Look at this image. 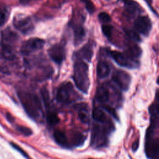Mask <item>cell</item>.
Segmentation results:
<instances>
[{"mask_svg": "<svg viewBox=\"0 0 159 159\" xmlns=\"http://www.w3.org/2000/svg\"><path fill=\"white\" fill-rule=\"evenodd\" d=\"M17 95L27 114L34 120L41 122L44 116L39 98L35 94L24 91H19Z\"/></svg>", "mask_w": 159, "mask_h": 159, "instance_id": "obj_1", "label": "cell"}, {"mask_svg": "<svg viewBox=\"0 0 159 159\" xmlns=\"http://www.w3.org/2000/svg\"><path fill=\"white\" fill-rule=\"evenodd\" d=\"M158 133V115L150 116V125L147 130L145 142V152L149 159H159Z\"/></svg>", "mask_w": 159, "mask_h": 159, "instance_id": "obj_2", "label": "cell"}, {"mask_svg": "<svg viewBox=\"0 0 159 159\" xmlns=\"http://www.w3.org/2000/svg\"><path fill=\"white\" fill-rule=\"evenodd\" d=\"M114 130L112 121L106 123L95 122L93 125L91 145L95 148L106 147L109 143V135Z\"/></svg>", "mask_w": 159, "mask_h": 159, "instance_id": "obj_3", "label": "cell"}, {"mask_svg": "<svg viewBox=\"0 0 159 159\" xmlns=\"http://www.w3.org/2000/svg\"><path fill=\"white\" fill-rule=\"evenodd\" d=\"M73 80L76 86L83 93L87 94L90 86L88 64L81 60H75L73 67Z\"/></svg>", "mask_w": 159, "mask_h": 159, "instance_id": "obj_4", "label": "cell"}, {"mask_svg": "<svg viewBox=\"0 0 159 159\" xmlns=\"http://www.w3.org/2000/svg\"><path fill=\"white\" fill-rule=\"evenodd\" d=\"M78 98V95L71 83L65 82L59 86L56 95V99L58 102L68 104L76 101Z\"/></svg>", "mask_w": 159, "mask_h": 159, "instance_id": "obj_5", "label": "cell"}, {"mask_svg": "<svg viewBox=\"0 0 159 159\" xmlns=\"http://www.w3.org/2000/svg\"><path fill=\"white\" fill-rule=\"evenodd\" d=\"M13 24L17 30L24 34L31 33L34 29V25L31 17L24 14L16 15L13 19Z\"/></svg>", "mask_w": 159, "mask_h": 159, "instance_id": "obj_6", "label": "cell"}, {"mask_svg": "<svg viewBox=\"0 0 159 159\" xmlns=\"http://www.w3.org/2000/svg\"><path fill=\"white\" fill-rule=\"evenodd\" d=\"M107 53L119 65L128 68H137L139 65L138 61H135L130 58L124 53L119 52L114 50H107Z\"/></svg>", "mask_w": 159, "mask_h": 159, "instance_id": "obj_7", "label": "cell"}, {"mask_svg": "<svg viewBox=\"0 0 159 159\" xmlns=\"http://www.w3.org/2000/svg\"><path fill=\"white\" fill-rule=\"evenodd\" d=\"M45 44V41L39 38H31L25 41L21 47L20 52L25 55L42 49Z\"/></svg>", "mask_w": 159, "mask_h": 159, "instance_id": "obj_8", "label": "cell"}, {"mask_svg": "<svg viewBox=\"0 0 159 159\" xmlns=\"http://www.w3.org/2000/svg\"><path fill=\"white\" fill-rule=\"evenodd\" d=\"M112 80L120 89L122 91H127L130 84L131 77L126 71L117 70L113 73Z\"/></svg>", "mask_w": 159, "mask_h": 159, "instance_id": "obj_9", "label": "cell"}, {"mask_svg": "<svg viewBox=\"0 0 159 159\" xmlns=\"http://www.w3.org/2000/svg\"><path fill=\"white\" fill-rule=\"evenodd\" d=\"M50 58L56 63L61 64L66 58V51L64 46L60 43L52 46L48 50Z\"/></svg>", "mask_w": 159, "mask_h": 159, "instance_id": "obj_10", "label": "cell"}, {"mask_svg": "<svg viewBox=\"0 0 159 159\" xmlns=\"http://www.w3.org/2000/svg\"><path fill=\"white\" fill-rule=\"evenodd\" d=\"M135 27L140 34L147 37L152 29V22L148 16H139L135 20Z\"/></svg>", "mask_w": 159, "mask_h": 159, "instance_id": "obj_11", "label": "cell"}, {"mask_svg": "<svg viewBox=\"0 0 159 159\" xmlns=\"http://www.w3.org/2000/svg\"><path fill=\"white\" fill-rule=\"evenodd\" d=\"M93 56V44L92 42H88L81 48L75 53L76 60L87 61L90 62Z\"/></svg>", "mask_w": 159, "mask_h": 159, "instance_id": "obj_12", "label": "cell"}, {"mask_svg": "<svg viewBox=\"0 0 159 159\" xmlns=\"http://www.w3.org/2000/svg\"><path fill=\"white\" fill-rule=\"evenodd\" d=\"M95 99L102 105H105L107 102H110L111 93L109 86L104 84L99 86L96 90Z\"/></svg>", "mask_w": 159, "mask_h": 159, "instance_id": "obj_13", "label": "cell"}, {"mask_svg": "<svg viewBox=\"0 0 159 159\" xmlns=\"http://www.w3.org/2000/svg\"><path fill=\"white\" fill-rule=\"evenodd\" d=\"M2 45L12 47L18 40L17 34L10 28L4 29L1 32Z\"/></svg>", "mask_w": 159, "mask_h": 159, "instance_id": "obj_14", "label": "cell"}, {"mask_svg": "<svg viewBox=\"0 0 159 159\" xmlns=\"http://www.w3.org/2000/svg\"><path fill=\"white\" fill-rule=\"evenodd\" d=\"M125 7V11L130 17L135 16L140 11V5L134 0H121Z\"/></svg>", "mask_w": 159, "mask_h": 159, "instance_id": "obj_15", "label": "cell"}, {"mask_svg": "<svg viewBox=\"0 0 159 159\" xmlns=\"http://www.w3.org/2000/svg\"><path fill=\"white\" fill-rule=\"evenodd\" d=\"M92 117L96 122L106 123L111 121L110 118L104 112V110L100 107L94 106L92 112Z\"/></svg>", "mask_w": 159, "mask_h": 159, "instance_id": "obj_16", "label": "cell"}, {"mask_svg": "<svg viewBox=\"0 0 159 159\" xmlns=\"http://www.w3.org/2000/svg\"><path fill=\"white\" fill-rule=\"evenodd\" d=\"M78 114L80 120L83 124H88L90 120L89 108L86 103H81L78 105Z\"/></svg>", "mask_w": 159, "mask_h": 159, "instance_id": "obj_17", "label": "cell"}, {"mask_svg": "<svg viewBox=\"0 0 159 159\" xmlns=\"http://www.w3.org/2000/svg\"><path fill=\"white\" fill-rule=\"evenodd\" d=\"M74 34V43L78 45L81 43L85 37L86 32L84 29L82 25L79 24H74L72 25Z\"/></svg>", "mask_w": 159, "mask_h": 159, "instance_id": "obj_18", "label": "cell"}, {"mask_svg": "<svg viewBox=\"0 0 159 159\" xmlns=\"http://www.w3.org/2000/svg\"><path fill=\"white\" fill-rule=\"evenodd\" d=\"M97 75L98 78L102 79L106 78L110 73V66L104 60H99L97 65Z\"/></svg>", "mask_w": 159, "mask_h": 159, "instance_id": "obj_19", "label": "cell"}, {"mask_svg": "<svg viewBox=\"0 0 159 159\" xmlns=\"http://www.w3.org/2000/svg\"><path fill=\"white\" fill-rule=\"evenodd\" d=\"M53 137L55 142L60 146L68 148L69 146L66 134L63 130L57 129L53 133Z\"/></svg>", "mask_w": 159, "mask_h": 159, "instance_id": "obj_20", "label": "cell"}, {"mask_svg": "<svg viewBox=\"0 0 159 159\" xmlns=\"http://www.w3.org/2000/svg\"><path fill=\"white\" fill-rule=\"evenodd\" d=\"M71 145L73 147H77L82 145L86 139L84 135L78 130H74L71 133Z\"/></svg>", "mask_w": 159, "mask_h": 159, "instance_id": "obj_21", "label": "cell"}, {"mask_svg": "<svg viewBox=\"0 0 159 159\" xmlns=\"http://www.w3.org/2000/svg\"><path fill=\"white\" fill-rule=\"evenodd\" d=\"M124 53L132 60L138 61V58L140 57L142 53V50L137 45H132L128 47Z\"/></svg>", "mask_w": 159, "mask_h": 159, "instance_id": "obj_22", "label": "cell"}, {"mask_svg": "<svg viewBox=\"0 0 159 159\" xmlns=\"http://www.w3.org/2000/svg\"><path fill=\"white\" fill-rule=\"evenodd\" d=\"M2 55L7 60H12L16 57V52L12 47L2 45Z\"/></svg>", "mask_w": 159, "mask_h": 159, "instance_id": "obj_23", "label": "cell"}, {"mask_svg": "<svg viewBox=\"0 0 159 159\" xmlns=\"http://www.w3.org/2000/svg\"><path fill=\"white\" fill-rule=\"evenodd\" d=\"M46 119L48 124L50 125H53L58 124L60 121V119L56 112L51 109L47 111Z\"/></svg>", "mask_w": 159, "mask_h": 159, "instance_id": "obj_24", "label": "cell"}, {"mask_svg": "<svg viewBox=\"0 0 159 159\" xmlns=\"http://www.w3.org/2000/svg\"><path fill=\"white\" fill-rule=\"evenodd\" d=\"M41 96L44 103L45 107L46 108V110L50 109V100L49 93L48 90L45 88H43L41 89Z\"/></svg>", "mask_w": 159, "mask_h": 159, "instance_id": "obj_25", "label": "cell"}, {"mask_svg": "<svg viewBox=\"0 0 159 159\" xmlns=\"http://www.w3.org/2000/svg\"><path fill=\"white\" fill-rule=\"evenodd\" d=\"M124 31L127 36L132 40L137 42H140V41H142L141 37L135 30L132 29H125Z\"/></svg>", "mask_w": 159, "mask_h": 159, "instance_id": "obj_26", "label": "cell"}, {"mask_svg": "<svg viewBox=\"0 0 159 159\" xmlns=\"http://www.w3.org/2000/svg\"><path fill=\"white\" fill-rule=\"evenodd\" d=\"M114 28L112 25L108 24H104L102 25V32L103 34L108 39V40H111L112 37Z\"/></svg>", "mask_w": 159, "mask_h": 159, "instance_id": "obj_27", "label": "cell"}, {"mask_svg": "<svg viewBox=\"0 0 159 159\" xmlns=\"http://www.w3.org/2000/svg\"><path fill=\"white\" fill-rule=\"evenodd\" d=\"M8 17L9 12L6 9L0 10V27L2 26L6 23Z\"/></svg>", "mask_w": 159, "mask_h": 159, "instance_id": "obj_28", "label": "cell"}, {"mask_svg": "<svg viewBox=\"0 0 159 159\" xmlns=\"http://www.w3.org/2000/svg\"><path fill=\"white\" fill-rule=\"evenodd\" d=\"M81 1L85 4V7L90 14H92L95 11L94 5L93 4V2L91 0H81Z\"/></svg>", "mask_w": 159, "mask_h": 159, "instance_id": "obj_29", "label": "cell"}, {"mask_svg": "<svg viewBox=\"0 0 159 159\" xmlns=\"http://www.w3.org/2000/svg\"><path fill=\"white\" fill-rule=\"evenodd\" d=\"M16 128L17 130H18L20 133L22 134L25 136H29L32 134V131L31 130V129L27 127L22 126V125H17L16 126Z\"/></svg>", "mask_w": 159, "mask_h": 159, "instance_id": "obj_30", "label": "cell"}, {"mask_svg": "<svg viewBox=\"0 0 159 159\" xmlns=\"http://www.w3.org/2000/svg\"><path fill=\"white\" fill-rule=\"evenodd\" d=\"M98 19H99V21L102 23H108L111 20L110 16L105 12H100L98 14Z\"/></svg>", "mask_w": 159, "mask_h": 159, "instance_id": "obj_31", "label": "cell"}, {"mask_svg": "<svg viewBox=\"0 0 159 159\" xmlns=\"http://www.w3.org/2000/svg\"><path fill=\"white\" fill-rule=\"evenodd\" d=\"M11 146L14 148V149H16L17 151H18L22 155H23L25 158H27V159H29L30 158V157H29V156L28 155V154L21 148V147H20L18 145H17L16 143H11Z\"/></svg>", "mask_w": 159, "mask_h": 159, "instance_id": "obj_32", "label": "cell"}, {"mask_svg": "<svg viewBox=\"0 0 159 159\" xmlns=\"http://www.w3.org/2000/svg\"><path fill=\"white\" fill-rule=\"evenodd\" d=\"M139 139H137L134 142V143H133V145H132V150L134 151V152H135L137 149H138V148H139Z\"/></svg>", "mask_w": 159, "mask_h": 159, "instance_id": "obj_33", "label": "cell"}, {"mask_svg": "<svg viewBox=\"0 0 159 159\" xmlns=\"http://www.w3.org/2000/svg\"><path fill=\"white\" fill-rule=\"evenodd\" d=\"M145 2H146V3L147 4V5L148 6V7L151 9V10H152V12H153V13H155L157 16V12H156V11H155V10H153V8H152V0H144Z\"/></svg>", "mask_w": 159, "mask_h": 159, "instance_id": "obj_34", "label": "cell"}, {"mask_svg": "<svg viewBox=\"0 0 159 159\" xmlns=\"http://www.w3.org/2000/svg\"><path fill=\"white\" fill-rule=\"evenodd\" d=\"M0 71L2 73H4V74H9V70L6 68H5L4 66H2L1 65H0Z\"/></svg>", "mask_w": 159, "mask_h": 159, "instance_id": "obj_35", "label": "cell"}, {"mask_svg": "<svg viewBox=\"0 0 159 159\" xmlns=\"http://www.w3.org/2000/svg\"><path fill=\"white\" fill-rule=\"evenodd\" d=\"M7 120L10 122H13L14 121V119L13 118V117L10 114H7Z\"/></svg>", "mask_w": 159, "mask_h": 159, "instance_id": "obj_36", "label": "cell"}, {"mask_svg": "<svg viewBox=\"0 0 159 159\" xmlns=\"http://www.w3.org/2000/svg\"><path fill=\"white\" fill-rule=\"evenodd\" d=\"M19 1H22V2H25V1H30V0H19Z\"/></svg>", "mask_w": 159, "mask_h": 159, "instance_id": "obj_37", "label": "cell"}]
</instances>
